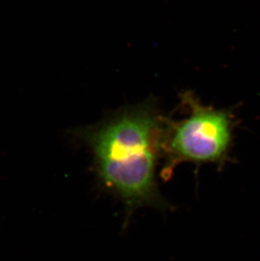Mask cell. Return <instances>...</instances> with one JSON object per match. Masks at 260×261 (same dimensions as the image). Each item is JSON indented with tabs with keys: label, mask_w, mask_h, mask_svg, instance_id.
Segmentation results:
<instances>
[{
	"label": "cell",
	"mask_w": 260,
	"mask_h": 261,
	"mask_svg": "<svg viewBox=\"0 0 260 261\" xmlns=\"http://www.w3.org/2000/svg\"><path fill=\"white\" fill-rule=\"evenodd\" d=\"M164 123L165 117L149 101L80 133L99 181L123 202L128 216L141 207H170L157 181Z\"/></svg>",
	"instance_id": "obj_1"
},
{
	"label": "cell",
	"mask_w": 260,
	"mask_h": 261,
	"mask_svg": "<svg viewBox=\"0 0 260 261\" xmlns=\"http://www.w3.org/2000/svg\"><path fill=\"white\" fill-rule=\"evenodd\" d=\"M182 100L189 111L186 118H165L160 172L164 181L171 179L183 163H224L232 141L231 118L226 112L202 105L190 93L184 94Z\"/></svg>",
	"instance_id": "obj_2"
}]
</instances>
